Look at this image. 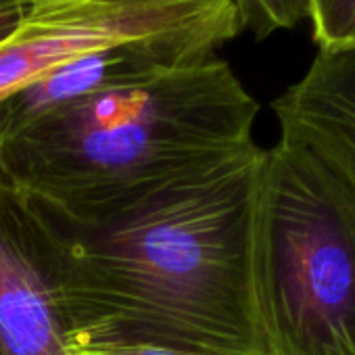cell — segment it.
Segmentation results:
<instances>
[{"label":"cell","instance_id":"cell-1","mask_svg":"<svg viewBox=\"0 0 355 355\" xmlns=\"http://www.w3.org/2000/svg\"><path fill=\"white\" fill-rule=\"evenodd\" d=\"M263 153L90 222L11 199L40 245L69 328L205 355H263L255 293Z\"/></svg>","mask_w":355,"mask_h":355},{"label":"cell","instance_id":"cell-2","mask_svg":"<svg viewBox=\"0 0 355 355\" xmlns=\"http://www.w3.org/2000/svg\"><path fill=\"white\" fill-rule=\"evenodd\" d=\"M257 111L218 55L142 59L0 130V193L63 220H98L259 148Z\"/></svg>","mask_w":355,"mask_h":355},{"label":"cell","instance_id":"cell-3","mask_svg":"<svg viewBox=\"0 0 355 355\" xmlns=\"http://www.w3.org/2000/svg\"><path fill=\"white\" fill-rule=\"evenodd\" d=\"M255 293L263 355H355V205L284 140L263 153Z\"/></svg>","mask_w":355,"mask_h":355},{"label":"cell","instance_id":"cell-4","mask_svg":"<svg viewBox=\"0 0 355 355\" xmlns=\"http://www.w3.org/2000/svg\"><path fill=\"white\" fill-rule=\"evenodd\" d=\"M241 32L234 0H59L30 7L0 42V101L86 55L148 46L209 57Z\"/></svg>","mask_w":355,"mask_h":355},{"label":"cell","instance_id":"cell-5","mask_svg":"<svg viewBox=\"0 0 355 355\" xmlns=\"http://www.w3.org/2000/svg\"><path fill=\"white\" fill-rule=\"evenodd\" d=\"M69 332L40 245L0 193V355H71Z\"/></svg>","mask_w":355,"mask_h":355},{"label":"cell","instance_id":"cell-6","mask_svg":"<svg viewBox=\"0 0 355 355\" xmlns=\"http://www.w3.org/2000/svg\"><path fill=\"white\" fill-rule=\"evenodd\" d=\"M272 109L280 140L318 159L355 205V49L318 51Z\"/></svg>","mask_w":355,"mask_h":355},{"label":"cell","instance_id":"cell-7","mask_svg":"<svg viewBox=\"0 0 355 355\" xmlns=\"http://www.w3.org/2000/svg\"><path fill=\"white\" fill-rule=\"evenodd\" d=\"M318 51L355 49V0H307Z\"/></svg>","mask_w":355,"mask_h":355},{"label":"cell","instance_id":"cell-8","mask_svg":"<svg viewBox=\"0 0 355 355\" xmlns=\"http://www.w3.org/2000/svg\"><path fill=\"white\" fill-rule=\"evenodd\" d=\"M243 28L257 40L307 19V0H236Z\"/></svg>","mask_w":355,"mask_h":355},{"label":"cell","instance_id":"cell-9","mask_svg":"<svg viewBox=\"0 0 355 355\" xmlns=\"http://www.w3.org/2000/svg\"><path fill=\"white\" fill-rule=\"evenodd\" d=\"M69 353L71 355H205L193 351H180L163 345L125 340L113 336H101L90 332H69Z\"/></svg>","mask_w":355,"mask_h":355},{"label":"cell","instance_id":"cell-10","mask_svg":"<svg viewBox=\"0 0 355 355\" xmlns=\"http://www.w3.org/2000/svg\"><path fill=\"white\" fill-rule=\"evenodd\" d=\"M26 7L17 0H0V42L7 40L24 17Z\"/></svg>","mask_w":355,"mask_h":355},{"label":"cell","instance_id":"cell-11","mask_svg":"<svg viewBox=\"0 0 355 355\" xmlns=\"http://www.w3.org/2000/svg\"><path fill=\"white\" fill-rule=\"evenodd\" d=\"M17 3H21L26 9L30 7H40V5H49V3H59V0H17ZM236 3V0H234Z\"/></svg>","mask_w":355,"mask_h":355}]
</instances>
